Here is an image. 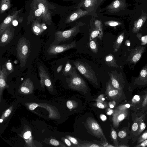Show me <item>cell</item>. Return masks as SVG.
<instances>
[{
    "label": "cell",
    "mask_w": 147,
    "mask_h": 147,
    "mask_svg": "<svg viewBox=\"0 0 147 147\" xmlns=\"http://www.w3.org/2000/svg\"><path fill=\"white\" fill-rule=\"evenodd\" d=\"M141 100L140 96L138 95H134L131 100L132 103L134 104H136L138 103Z\"/></svg>",
    "instance_id": "obj_40"
},
{
    "label": "cell",
    "mask_w": 147,
    "mask_h": 147,
    "mask_svg": "<svg viewBox=\"0 0 147 147\" xmlns=\"http://www.w3.org/2000/svg\"><path fill=\"white\" fill-rule=\"evenodd\" d=\"M38 106L36 103H33L30 105L29 107V109L30 110H33Z\"/></svg>",
    "instance_id": "obj_47"
},
{
    "label": "cell",
    "mask_w": 147,
    "mask_h": 147,
    "mask_svg": "<svg viewBox=\"0 0 147 147\" xmlns=\"http://www.w3.org/2000/svg\"><path fill=\"white\" fill-rule=\"evenodd\" d=\"M38 74L40 80L41 85L43 86L45 84L47 87H50L52 86L51 82L50 77L45 69L41 66L38 68Z\"/></svg>",
    "instance_id": "obj_13"
},
{
    "label": "cell",
    "mask_w": 147,
    "mask_h": 147,
    "mask_svg": "<svg viewBox=\"0 0 147 147\" xmlns=\"http://www.w3.org/2000/svg\"><path fill=\"white\" fill-rule=\"evenodd\" d=\"M64 141L66 144L68 146H73L70 140L68 139L65 138Z\"/></svg>",
    "instance_id": "obj_50"
},
{
    "label": "cell",
    "mask_w": 147,
    "mask_h": 147,
    "mask_svg": "<svg viewBox=\"0 0 147 147\" xmlns=\"http://www.w3.org/2000/svg\"><path fill=\"white\" fill-rule=\"evenodd\" d=\"M11 111L9 109H7L5 112L4 115L5 117H7L10 114Z\"/></svg>",
    "instance_id": "obj_52"
},
{
    "label": "cell",
    "mask_w": 147,
    "mask_h": 147,
    "mask_svg": "<svg viewBox=\"0 0 147 147\" xmlns=\"http://www.w3.org/2000/svg\"><path fill=\"white\" fill-rule=\"evenodd\" d=\"M8 72L5 65L2 66V69L0 70V87L1 89L5 88L7 85L6 80Z\"/></svg>",
    "instance_id": "obj_18"
},
{
    "label": "cell",
    "mask_w": 147,
    "mask_h": 147,
    "mask_svg": "<svg viewBox=\"0 0 147 147\" xmlns=\"http://www.w3.org/2000/svg\"><path fill=\"white\" fill-rule=\"evenodd\" d=\"M50 142L51 144L55 146H57L59 144V142L54 139H51L50 140Z\"/></svg>",
    "instance_id": "obj_46"
},
{
    "label": "cell",
    "mask_w": 147,
    "mask_h": 147,
    "mask_svg": "<svg viewBox=\"0 0 147 147\" xmlns=\"http://www.w3.org/2000/svg\"><path fill=\"white\" fill-rule=\"evenodd\" d=\"M89 13V11H83L79 8L71 14L67 18L66 22L67 23L71 22L81 17L88 14Z\"/></svg>",
    "instance_id": "obj_15"
},
{
    "label": "cell",
    "mask_w": 147,
    "mask_h": 147,
    "mask_svg": "<svg viewBox=\"0 0 147 147\" xmlns=\"http://www.w3.org/2000/svg\"><path fill=\"white\" fill-rule=\"evenodd\" d=\"M45 24H41L39 22L35 21L33 22L32 26V31L36 35H40L45 30L43 28Z\"/></svg>",
    "instance_id": "obj_21"
},
{
    "label": "cell",
    "mask_w": 147,
    "mask_h": 147,
    "mask_svg": "<svg viewBox=\"0 0 147 147\" xmlns=\"http://www.w3.org/2000/svg\"><path fill=\"white\" fill-rule=\"evenodd\" d=\"M109 104V106L110 108H113L116 105V102L114 101L110 102Z\"/></svg>",
    "instance_id": "obj_53"
},
{
    "label": "cell",
    "mask_w": 147,
    "mask_h": 147,
    "mask_svg": "<svg viewBox=\"0 0 147 147\" xmlns=\"http://www.w3.org/2000/svg\"><path fill=\"white\" fill-rule=\"evenodd\" d=\"M11 6L10 0H1L0 4V13H3L9 9Z\"/></svg>",
    "instance_id": "obj_26"
},
{
    "label": "cell",
    "mask_w": 147,
    "mask_h": 147,
    "mask_svg": "<svg viewBox=\"0 0 147 147\" xmlns=\"http://www.w3.org/2000/svg\"><path fill=\"white\" fill-rule=\"evenodd\" d=\"M125 45L127 46H129L130 45V42L128 40H126L125 42Z\"/></svg>",
    "instance_id": "obj_58"
},
{
    "label": "cell",
    "mask_w": 147,
    "mask_h": 147,
    "mask_svg": "<svg viewBox=\"0 0 147 147\" xmlns=\"http://www.w3.org/2000/svg\"><path fill=\"white\" fill-rule=\"evenodd\" d=\"M32 82L30 78H27L24 81L20 86V89L22 92L27 94L33 88Z\"/></svg>",
    "instance_id": "obj_20"
},
{
    "label": "cell",
    "mask_w": 147,
    "mask_h": 147,
    "mask_svg": "<svg viewBox=\"0 0 147 147\" xmlns=\"http://www.w3.org/2000/svg\"><path fill=\"white\" fill-rule=\"evenodd\" d=\"M35 6L42 12V17L46 21H51V13L49 11L46 0H35Z\"/></svg>",
    "instance_id": "obj_8"
},
{
    "label": "cell",
    "mask_w": 147,
    "mask_h": 147,
    "mask_svg": "<svg viewBox=\"0 0 147 147\" xmlns=\"http://www.w3.org/2000/svg\"><path fill=\"white\" fill-rule=\"evenodd\" d=\"M79 147H102L99 144L92 143H85L84 144H79L76 146Z\"/></svg>",
    "instance_id": "obj_33"
},
{
    "label": "cell",
    "mask_w": 147,
    "mask_h": 147,
    "mask_svg": "<svg viewBox=\"0 0 147 147\" xmlns=\"http://www.w3.org/2000/svg\"><path fill=\"white\" fill-rule=\"evenodd\" d=\"M147 106V94L144 98V100L142 103V106L143 107H145Z\"/></svg>",
    "instance_id": "obj_49"
},
{
    "label": "cell",
    "mask_w": 147,
    "mask_h": 147,
    "mask_svg": "<svg viewBox=\"0 0 147 147\" xmlns=\"http://www.w3.org/2000/svg\"><path fill=\"white\" fill-rule=\"evenodd\" d=\"M146 114H147V113H146Z\"/></svg>",
    "instance_id": "obj_60"
},
{
    "label": "cell",
    "mask_w": 147,
    "mask_h": 147,
    "mask_svg": "<svg viewBox=\"0 0 147 147\" xmlns=\"http://www.w3.org/2000/svg\"><path fill=\"white\" fill-rule=\"evenodd\" d=\"M124 33H122L117 38L113 45V48L115 52H117L120 48L122 42L124 39Z\"/></svg>",
    "instance_id": "obj_24"
},
{
    "label": "cell",
    "mask_w": 147,
    "mask_h": 147,
    "mask_svg": "<svg viewBox=\"0 0 147 147\" xmlns=\"http://www.w3.org/2000/svg\"><path fill=\"white\" fill-rule=\"evenodd\" d=\"M78 105V103L74 100H69L66 102L67 106L69 109H74L77 107Z\"/></svg>",
    "instance_id": "obj_32"
},
{
    "label": "cell",
    "mask_w": 147,
    "mask_h": 147,
    "mask_svg": "<svg viewBox=\"0 0 147 147\" xmlns=\"http://www.w3.org/2000/svg\"><path fill=\"white\" fill-rule=\"evenodd\" d=\"M31 133L30 131H28L26 132L23 135L24 138L25 139L29 138L31 136Z\"/></svg>",
    "instance_id": "obj_48"
},
{
    "label": "cell",
    "mask_w": 147,
    "mask_h": 147,
    "mask_svg": "<svg viewBox=\"0 0 147 147\" xmlns=\"http://www.w3.org/2000/svg\"><path fill=\"white\" fill-rule=\"evenodd\" d=\"M111 138L113 141L115 147H118L117 133L112 126L111 127Z\"/></svg>",
    "instance_id": "obj_30"
},
{
    "label": "cell",
    "mask_w": 147,
    "mask_h": 147,
    "mask_svg": "<svg viewBox=\"0 0 147 147\" xmlns=\"http://www.w3.org/2000/svg\"><path fill=\"white\" fill-rule=\"evenodd\" d=\"M76 45V41L69 44L60 45L52 43L49 46L47 52L49 55H55L74 48Z\"/></svg>",
    "instance_id": "obj_6"
},
{
    "label": "cell",
    "mask_w": 147,
    "mask_h": 147,
    "mask_svg": "<svg viewBox=\"0 0 147 147\" xmlns=\"http://www.w3.org/2000/svg\"><path fill=\"white\" fill-rule=\"evenodd\" d=\"M114 111L113 110L109 109L107 110V114L108 115H111L113 113Z\"/></svg>",
    "instance_id": "obj_54"
},
{
    "label": "cell",
    "mask_w": 147,
    "mask_h": 147,
    "mask_svg": "<svg viewBox=\"0 0 147 147\" xmlns=\"http://www.w3.org/2000/svg\"><path fill=\"white\" fill-rule=\"evenodd\" d=\"M21 10L16 11L12 15H9L0 25V36H1L6 28L11 25L13 21L16 19Z\"/></svg>",
    "instance_id": "obj_14"
},
{
    "label": "cell",
    "mask_w": 147,
    "mask_h": 147,
    "mask_svg": "<svg viewBox=\"0 0 147 147\" xmlns=\"http://www.w3.org/2000/svg\"><path fill=\"white\" fill-rule=\"evenodd\" d=\"M95 105L98 108L100 109H104L107 107V104L105 102H98L95 104Z\"/></svg>",
    "instance_id": "obj_41"
},
{
    "label": "cell",
    "mask_w": 147,
    "mask_h": 147,
    "mask_svg": "<svg viewBox=\"0 0 147 147\" xmlns=\"http://www.w3.org/2000/svg\"><path fill=\"white\" fill-rule=\"evenodd\" d=\"M139 117H136L134 120L132 126V130L135 131H138L139 128Z\"/></svg>",
    "instance_id": "obj_34"
},
{
    "label": "cell",
    "mask_w": 147,
    "mask_h": 147,
    "mask_svg": "<svg viewBox=\"0 0 147 147\" xmlns=\"http://www.w3.org/2000/svg\"><path fill=\"white\" fill-rule=\"evenodd\" d=\"M103 97V94L101 95H100L97 98H96L95 100L96 101L98 102H104L103 101H102V98Z\"/></svg>",
    "instance_id": "obj_51"
},
{
    "label": "cell",
    "mask_w": 147,
    "mask_h": 147,
    "mask_svg": "<svg viewBox=\"0 0 147 147\" xmlns=\"http://www.w3.org/2000/svg\"><path fill=\"white\" fill-rule=\"evenodd\" d=\"M68 86L70 88L86 93L87 91V84L83 79L77 73L75 67H72L71 72L69 75Z\"/></svg>",
    "instance_id": "obj_2"
},
{
    "label": "cell",
    "mask_w": 147,
    "mask_h": 147,
    "mask_svg": "<svg viewBox=\"0 0 147 147\" xmlns=\"http://www.w3.org/2000/svg\"><path fill=\"white\" fill-rule=\"evenodd\" d=\"M100 117L103 121H105L107 119L106 116L103 114H101L100 116Z\"/></svg>",
    "instance_id": "obj_55"
},
{
    "label": "cell",
    "mask_w": 147,
    "mask_h": 147,
    "mask_svg": "<svg viewBox=\"0 0 147 147\" xmlns=\"http://www.w3.org/2000/svg\"><path fill=\"white\" fill-rule=\"evenodd\" d=\"M110 80L113 86L115 88L122 90V88L121 85L120 81L115 71H111L108 73Z\"/></svg>",
    "instance_id": "obj_16"
},
{
    "label": "cell",
    "mask_w": 147,
    "mask_h": 147,
    "mask_svg": "<svg viewBox=\"0 0 147 147\" xmlns=\"http://www.w3.org/2000/svg\"><path fill=\"white\" fill-rule=\"evenodd\" d=\"M133 106L132 104L127 103L120 105L116 109L121 111H126L127 109Z\"/></svg>",
    "instance_id": "obj_36"
},
{
    "label": "cell",
    "mask_w": 147,
    "mask_h": 147,
    "mask_svg": "<svg viewBox=\"0 0 147 147\" xmlns=\"http://www.w3.org/2000/svg\"><path fill=\"white\" fill-rule=\"evenodd\" d=\"M105 25L111 26H115L119 25L121 23L119 22L115 21H109L105 22Z\"/></svg>",
    "instance_id": "obj_37"
},
{
    "label": "cell",
    "mask_w": 147,
    "mask_h": 147,
    "mask_svg": "<svg viewBox=\"0 0 147 147\" xmlns=\"http://www.w3.org/2000/svg\"><path fill=\"white\" fill-rule=\"evenodd\" d=\"M73 63L78 71L87 79L96 85H98L95 73L87 63L77 61L74 62Z\"/></svg>",
    "instance_id": "obj_3"
},
{
    "label": "cell",
    "mask_w": 147,
    "mask_h": 147,
    "mask_svg": "<svg viewBox=\"0 0 147 147\" xmlns=\"http://www.w3.org/2000/svg\"><path fill=\"white\" fill-rule=\"evenodd\" d=\"M136 147H145L147 146V139L141 143L134 146Z\"/></svg>",
    "instance_id": "obj_44"
},
{
    "label": "cell",
    "mask_w": 147,
    "mask_h": 147,
    "mask_svg": "<svg viewBox=\"0 0 147 147\" xmlns=\"http://www.w3.org/2000/svg\"><path fill=\"white\" fill-rule=\"evenodd\" d=\"M99 0H84L80 4V6L84 7L87 9L90 10L92 8L95 7L96 5Z\"/></svg>",
    "instance_id": "obj_23"
},
{
    "label": "cell",
    "mask_w": 147,
    "mask_h": 147,
    "mask_svg": "<svg viewBox=\"0 0 147 147\" xmlns=\"http://www.w3.org/2000/svg\"><path fill=\"white\" fill-rule=\"evenodd\" d=\"M89 45L91 51L95 54H97L98 50V44L95 38L90 41Z\"/></svg>",
    "instance_id": "obj_27"
},
{
    "label": "cell",
    "mask_w": 147,
    "mask_h": 147,
    "mask_svg": "<svg viewBox=\"0 0 147 147\" xmlns=\"http://www.w3.org/2000/svg\"><path fill=\"white\" fill-rule=\"evenodd\" d=\"M9 74L12 73L14 71V69L12 63L9 62H6L5 65Z\"/></svg>",
    "instance_id": "obj_35"
},
{
    "label": "cell",
    "mask_w": 147,
    "mask_h": 147,
    "mask_svg": "<svg viewBox=\"0 0 147 147\" xmlns=\"http://www.w3.org/2000/svg\"><path fill=\"white\" fill-rule=\"evenodd\" d=\"M146 139H147V130L139 137L137 144H140Z\"/></svg>",
    "instance_id": "obj_38"
},
{
    "label": "cell",
    "mask_w": 147,
    "mask_h": 147,
    "mask_svg": "<svg viewBox=\"0 0 147 147\" xmlns=\"http://www.w3.org/2000/svg\"><path fill=\"white\" fill-rule=\"evenodd\" d=\"M34 9L35 11H34V13L35 15L36 16L39 17L41 16H42V12L38 8H37L36 7Z\"/></svg>",
    "instance_id": "obj_43"
},
{
    "label": "cell",
    "mask_w": 147,
    "mask_h": 147,
    "mask_svg": "<svg viewBox=\"0 0 147 147\" xmlns=\"http://www.w3.org/2000/svg\"><path fill=\"white\" fill-rule=\"evenodd\" d=\"M105 62L108 66L113 67H119L114 56L111 54L106 56L104 58Z\"/></svg>",
    "instance_id": "obj_22"
},
{
    "label": "cell",
    "mask_w": 147,
    "mask_h": 147,
    "mask_svg": "<svg viewBox=\"0 0 147 147\" xmlns=\"http://www.w3.org/2000/svg\"><path fill=\"white\" fill-rule=\"evenodd\" d=\"M105 94L109 98L115 99L119 98L122 95V90L114 87L110 80H109L106 83Z\"/></svg>",
    "instance_id": "obj_11"
},
{
    "label": "cell",
    "mask_w": 147,
    "mask_h": 147,
    "mask_svg": "<svg viewBox=\"0 0 147 147\" xmlns=\"http://www.w3.org/2000/svg\"><path fill=\"white\" fill-rule=\"evenodd\" d=\"M94 25L95 28L98 29L102 32H103L102 24L100 21L96 20L94 23Z\"/></svg>",
    "instance_id": "obj_39"
},
{
    "label": "cell",
    "mask_w": 147,
    "mask_h": 147,
    "mask_svg": "<svg viewBox=\"0 0 147 147\" xmlns=\"http://www.w3.org/2000/svg\"><path fill=\"white\" fill-rule=\"evenodd\" d=\"M136 36L140 40L142 45H145L147 43V35L142 36L141 33H138Z\"/></svg>",
    "instance_id": "obj_31"
},
{
    "label": "cell",
    "mask_w": 147,
    "mask_h": 147,
    "mask_svg": "<svg viewBox=\"0 0 147 147\" xmlns=\"http://www.w3.org/2000/svg\"><path fill=\"white\" fill-rule=\"evenodd\" d=\"M147 16L145 15L140 17L138 19L135 21L132 29L133 33H137L145 22Z\"/></svg>",
    "instance_id": "obj_19"
},
{
    "label": "cell",
    "mask_w": 147,
    "mask_h": 147,
    "mask_svg": "<svg viewBox=\"0 0 147 147\" xmlns=\"http://www.w3.org/2000/svg\"><path fill=\"white\" fill-rule=\"evenodd\" d=\"M63 67V65H59L58 68H57V73H59L61 70V69Z\"/></svg>",
    "instance_id": "obj_57"
},
{
    "label": "cell",
    "mask_w": 147,
    "mask_h": 147,
    "mask_svg": "<svg viewBox=\"0 0 147 147\" xmlns=\"http://www.w3.org/2000/svg\"><path fill=\"white\" fill-rule=\"evenodd\" d=\"M126 6L124 0H116L107 7L106 9L111 13H116L124 9Z\"/></svg>",
    "instance_id": "obj_12"
},
{
    "label": "cell",
    "mask_w": 147,
    "mask_h": 147,
    "mask_svg": "<svg viewBox=\"0 0 147 147\" xmlns=\"http://www.w3.org/2000/svg\"><path fill=\"white\" fill-rule=\"evenodd\" d=\"M103 32H102L98 29L95 28L91 32L90 36V41L97 37L101 40L103 37Z\"/></svg>",
    "instance_id": "obj_25"
},
{
    "label": "cell",
    "mask_w": 147,
    "mask_h": 147,
    "mask_svg": "<svg viewBox=\"0 0 147 147\" xmlns=\"http://www.w3.org/2000/svg\"><path fill=\"white\" fill-rule=\"evenodd\" d=\"M118 136L121 138H123L127 136L126 132L124 130H121L119 131L118 133Z\"/></svg>",
    "instance_id": "obj_45"
},
{
    "label": "cell",
    "mask_w": 147,
    "mask_h": 147,
    "mask_svg": "<svg viewBox=\"0 0 147 147\" xmlns=\"http://www.w3.org/2000/svg\"><path fill=\"white\" fill-rule=\"evenodd\" d=\"M2 121H3V119H1L0 121V122L1 123L2 122Z\"/></svg>",
    "instance_id": "obj_59"
},
{
    "label": "cell",
    "mask_w": 147,
    "mask_h": 147,
    "mask_svg": "<svg viewBox=\"0 0 147 147\" xmlns=\"http://www.w3.org/2000/svg\"><path fill=\"white\" fill-rule=\"evenodd\" d=\"M12 24L15 26H16L18 25V22L16 20H13L12 22Z\"/></svg>",
    "instance_id": "obj_56"
},
{
    "label": "cell",
    "mask_w": 147,
    "mask_h": 147,
    "mask_svg": "<svg viewBox=\"0 0 147 147\" xmlns=\"http://www.w3.org/2000/svg\"><path fill=\"white\" fill-rule=\"evenodd\" d=\"M14 28L10 25L4 31L1 37L0 46L3 47L9 44L13 38Z\"/></svg>",
    "instance_id": "obj_7"
},
{
    "label": "cell",
    "mask_w": 147,
    "mask_h": 147,
    "mask_svg": "<svg viewBox=\"0 0 147 147\" xmlns=\"http://www.w3.org/2000/svg\"><path fill=\"white\" fill-rule=\"evenodd\" d=\"M86 123L88 127L93 134L98 138H100L107 143V140L97 122L92 118L89 117L87 120Z\"/></svg>",
    "instance_id": "obj_5"
},
{
    "label": "cell",
    "mask_w": 147,
    "mask_h": 147,
    "mask_svg": "<svg viewBox=\"0 0 147 147\" xmlns=\"http://www.w3.org/2000/svg\"><path fill=\"white\" fill-rule=\"evenodd\" d=\"M144 115H143L139 117V128L138 131L139 135L144 131L146 127V125L144 120Z\"/></svg>",
    "instance_id": "obj_28"
},
{
    "label": "cell",
    "mask_w": 147,
    "mask_h": 147,
    "mask_svg": "<svg viewBox=\"0 0 147 147\" xmlns=\"http://www.w3.org/2000/svg\"><path fill=\"white\" fill-rule=\"evenodd\" d=\"M145 48L144 46H139L132 50L130 52L127 61L131 63H136L141 58Z\"/></svg>",
    "instance_id": "obj_9"
},
{
    "label": "cell",
    "mask_w": 147,
    "mask_h": 147,
    "mask_svg": "<svg viewBox=\"0 0 147 147\" xmlns=\"http://www.w3.org/2000/svg\"><path fill=\"white\" fill-rule=\"evenodd\" d=\"M72 69V67L69 61H67L63 71V75L65 76H69L71 72Z\"/></svg>",
    "instance_id": "obj_29"
},
{
    "label": "cell",
    "mask_w": 147,
    "mask_h": 147,
    "mask_svg": "<svg viewBox=\"0 0 147 147\" xmlns=\"http://www.w3.org/2000/svg\"><path fill=\"white\" fill-rule=\"evenodd\" d=\"M67 138L74 144L77 145H78V142L76 139L70 136H67Z\"/></svg>",
    "instance_id": "obj_42"
},
{
    "label": "cell",
    "mask_w": 147,
    "mask_h": 147,
    "mask_svg": "<svg viewBox=\"0 0 147 147\" xmlns=\"http://www.w3.org/2000/svg\"><path fill=\"white\" fill-rule=\"evenodd\" d=\"M30 51V42L26 38H20L18 41L17 47V57L20 62V66H25L29 57Z\"/></svg>",
    "instance_id": "obj_1"
},
{
    "label": "cell",
    "mask_w": 147,
    "mask_h": 147,
    "mask_svg": "<svg viewBox=\"0 0 147 147\" xmlns=\"http://www.w3.org/2000/svg\"><path fill=\"white\" fill-rule=\"evenodd\" d=\"M80 26L77 24L71 28L64 31H57L55 34V40L53 43L58 45L62 42L68 40L75 36L80 32Z\"/></svg>",
    "instance_id": "obj_4"
},
{
    "label": "cell",
    "mask_w": 147,
    "mask_h": 147,
    "mask_svg": "<svg viewBox=\"0 0 147 147\" xmlns=\"http://www.w3.org/2000/svg\"><path fill=\"white\" fill-rule=\"evenodd\" d=\"M127 110L121 111L117 109H115L113 114L112 122L115 128H117L120 123L127 116Z\"/></svg>",
    "instance_id": "obj_10"
},
{
    "label": "cell",
    "mask_w": 147,
    "mask_h": 147,
    "mask_svg": "<svg viewBox=\"0 0 147 147\" xmlns=\"http://www.w3.org/2000/svg\"><path fill=\"white\" fill-rule=\"evenodd\" d=\"M135 82L140 84L147 83V65L143 67L138 77L136 79Z\"/></svg>",
    "instance_id": "obj_17"
}]
</instances>
